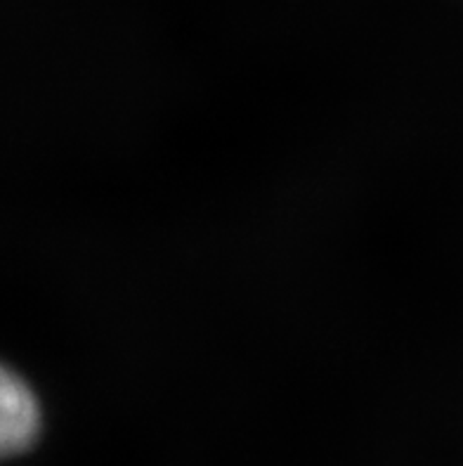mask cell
<instances>
[{
	"instance_id": "6da1fadb",
	"label": "cell",
	"mask_w": 463,
	"mask_h": 466,
	"mask_svg": "<svg viewBox=\"0 0 463 466\" xmlns=\"http://www.w3.org/2000/svg\"><path fill=\"white\" fill-rule=\"evenodd\" d=\"M41 426L35 398L22 379L12 372L0 377V448L5 455H15L34 443Z\"/></svg>"
}]
</instances>
